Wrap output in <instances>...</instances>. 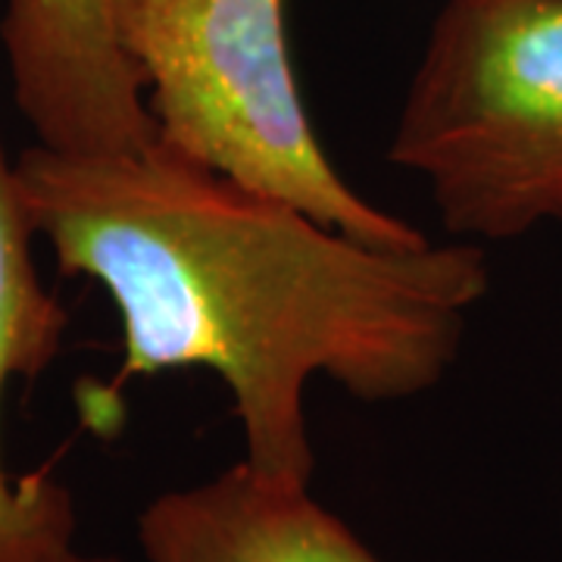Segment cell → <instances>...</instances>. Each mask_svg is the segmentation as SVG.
Instances as JSON below:
<instances>
[{"label":"cell","instance_id":"4","mask_svg":"<svg viewBox=\"0 0 562 562\" xmlns=\"http://www.w3.org/2000/svg\"><path fill=\"white\" fill-rule=\"evenodd\" d=\"M0 38L16 106L63 154H135L157 140L113 0H7Z\"/></svg>","mask_w":562,"mask_h":562},{"label":"cell","instance_id":"2","mask_svg":"<svg viewBox=\"0 0 562 562\" xmlns=\"http://www.w3.org/2000/svg\"><path fill=\"white\" fill-rule=\"evenodd\" d=\"M113 29L162 147L360 241L428 244L328 160L291 66L284 0H113Z\"/></svg>","mask_w":562,"mask_h":562},{"label":"cell","instance_id":"7","mask_svg":"<svg viewBox=\"0 0 562 562\" xmlns=\"http://www.w3.org/2000/svg\"><path fill=\"white\" fill-rule=\"evenodd\" d=\"M63 562H120V560H113V557H91V553H72L69 560H63Z\"/></svg>","mask_w":562,"mask_h":562},{"label":"cell","instance_id":"1","mask_svg":"<svg viewBox=\"0 0 562 562\" xmlns=\"http://www.w3.org/2000/svg\"><path fill=\"white\" fill-rule=\"evenodd\" d=\"M13 166L63 276L101 284L120 313L106 394L172 369L216 372L244 462L276 482H313L316 375L362 403L419 397L457 362L491 288L475 244L360 241L160 140L135 154L35 144Z\"/></svg>","mask_w":562,"mask_h":562},{"label":"cell","instance_id":"5","mask_svg":"<svg viewBox=\"0 0 562 562\" xmlns=\"http://www.w3.org/2000/svg\"><path fill=\"white\" fill-rule=\"evenodd\" d=\"M138 547L147 562H384L310 484L266 479L244 460L154 497Z\"/></svg>","mask_w":562,"mask_h":562},{"label":"cell","instance_id":"6","mask_svg":"<svg viewBox=\"0 0 562 562\" xmlns=\"http://www.w3.org/2000/svg\"><path fill=\"white\" fill-rule=\"evenodd\" d=\"M35 238L16 166L0 138V406L7 384L32 382L57 360L69 325V313L38 276ZM76 528L72 491L50 469L13 475L0 447V562L69 560L76 553Z\"/></svg>","mask_w":562,"mask_h":562},{"label":"cell","instance_id":"3","mask_svg":"<svg viewBox=\"0 0 562 562\" xmlns=\"http://www.w3.org/2000/svg\"><path fill=\"white\" fill-rule=\"evenodd\" d=\"M387 162L428 181L450 235L562 222V0H447Z\"/></svg>","mask_w":562,"mask_h":562}]
</instances>
